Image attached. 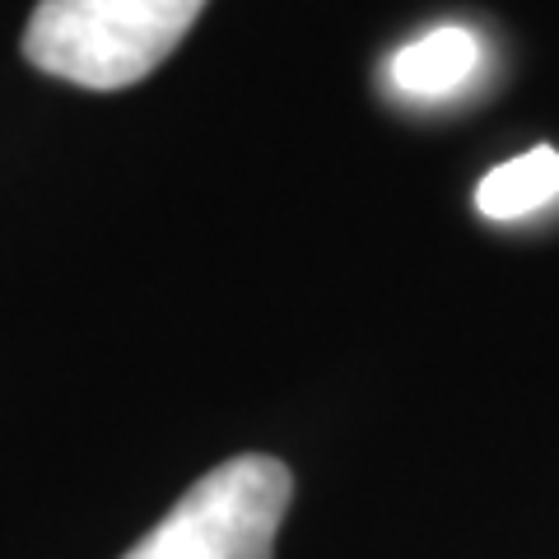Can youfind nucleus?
Here are the masks:
<instances>
[{
  "instance_id": "1",
  "label": "nucleus",
  "mask_w": 559,
  "mask_h": 559,
  "mask_svg": "<svg viewBox=\"0 0 559 559\" xmlns=\"http://www.w3.org/2000/svg\"><path fill=\"white\" fill-rule=\"evenodd\" d=\"M205 0H43L28 14V66L80 90H127L159 70Z\"/></svg>"
},
{
  "instance_id": "2",
  "label": "nucleus",
  "mask_w": 559,
  "mask_h": 559,
  "mask_svg": "<svg viewBox=\"0 0 559 559\" xmlns=\"http://www.w3.org/2000/svg\"><path fill=\"white\" fill-rule=\"evenodd\" d=\"M289 499V466L242 452L205 471L121 559H271Z\"/></svg>"
},
{
  "instance_id": "3",
  "label": "nucleus",
  "mask_w": 559,
  "mask_h": 559,
  "mask_svg": "<svg viewBox=\"0 0 559 559\" xmlns=\"http://www.w3.org/2000/svg\"><path fill=\"white\" fill-rule=\"evenodd\" d=\"M480 66V43L471 28H457V24H443L425 33L419 43L401 47L392 57V84L401 94L411 98H439V94H452L476 75Z\"/></svg>"
},
{
  "instance_id": "4",
  "label": "nucleus",
  "mask_w": 559,
  "mask_h": 559,
  "mask_svg": "<svg viewBox=\"0 0 559 559\" xmlns=\"http://www.w3.org/2000/svg\"><path fill=\"white\" fill-rule=\"evenodd\" d=\"M559 197V150L536 145L518 159L499 164L476 187V205L485 219H522Z\"/></svg>"
}]
</instances>
